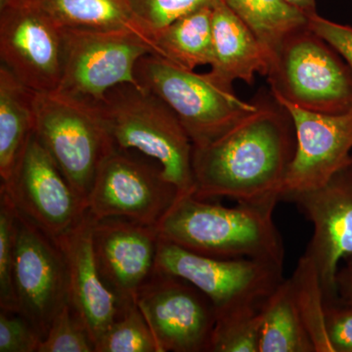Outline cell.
<instances>
[{
	"instance_id": "1",
	"label": "cell",
	"mask_w": 352,
	"mask_h": 352,
	"mask_svg": "<svg viewBox=\"0 0 352 352\" xmlns=\"http://www.w3.org/2000/svg\"><path fill=\"white\" fill-rule=\"evenodd\" d=\"M252 101V112L228 131L208 144L193 145L198 198H229L248 205L282 201L295 157V124L270 89L261 88Z\"/></svg>"
},
{
	"instance_id": "2",
	"label": "cell",
	"mask_w": 352,
	"mask_h": 352,
	"mask_svg": "<svg viewBox=\"0 0 352 352\" xmlns=\"http://www.w3.org/2000/svg\"><path fill=\"white\" fill-rule=\"evenodd\" d=\"M276 205L237 204L229 208L194 194L179 195L157 228L163 239L203 256L283 265V239L273 219Z\"/></svg>"
},
{
	"instance_id": "3",
	"label": "cell",
	"mask_w": 352,
	"mask_h": 352,
	"mask_svg": "<svg viewBox=\"0 0 352 352\" xmlns=\"http://www.w3.org/2000/svg\"><path fill=\"white\" fill-rule=\"evenodd\" d=\"M91 106L120 149L156 161L180 195L195 194L193 143L173 111L140 85H117Z\"/></svg>"
},
{
	"instance_id": "4",
	"label": "cell",
	"mask_w": 352,
	"mask_h": 352,
	"mask_svg": "<svg viewBox=\"0 0 352 352\" xmlns=\"http://www.w3.org/2000/svg\"><path fill=\"white\" fill-rule=\"evenodd\" d=\"M139 85L166 104L175 113L194 146L212 142L235 126L254 109L214 76L198 74L171 63L157 54L139 60Z\"/></svg>"
},
{
	"instance_id": "5",
	"label": "cell",
	"mask_w": 352,
	"mask_h": 352,
	"mask_svg": "<svg viewBox=\"0 0 352 352\" xmlns=\"http://www.w3.org/2000/svg\"><path fill=\"white\" fill-rule=\"evenodd\" d=\"M265 76L279 101L316 113L352 110L351 69L308 25L285 38L271 55Z\"/></svg>"
},
{
	"instance_id": "6",
	"label": "cell",
	"mask_w": 352,
	"mask_h": 352,
	"mask_svg": "<svg viewBox=\"0 0 352 352\" xmlns=\"http://www.w3.org/2000/svg\"><path fill=\"white\" fill-rule=\"evenodd\" d=\"M36 134L87 204L101 164L115 147L94 109L57 92H38Z\"/></svg>"
},
{
	"instance_id": "7",
	"label": "cell",
	"mask_w": 352,
	"mask_h": 352,
	"mask_svg": "<svg viewBox=\"0 0 352 352\" xmlns=\"http://www.w3.org/2000/svg\"><path fill=\"white\" fill-rule=\"evenodd\" d=\"M155 270L197 287L222 315L261 307L284 281L283 265L261 259L217 258L160 238Z\"/></svg>"
},
{
	"instance_id": "8",
	"label": "cell",
	"mask_w": 352,
	"mask_h": 352,
	"mask_svg": "<svg viewBox=\"0 0 352 352\" xmlns=\"http://www.w3.org/2000/svg\"><path fill=\"white\" fill-rule=\"evenodd\" d=\"M64 30V73L54 92L87 105L101 101L117 85H140L136 65L145 55L156 54L150 39L129 30Z\"/></svg>"
},
{
	"instance_id": "9",
	"label": "cell",
	"mask_w": 352,
	"mask_h": 352,
	"mask_svg": "<svg viewBox=\"0 0 352 352\" xmlns=\"http://www.w3.org/2000/svg\"><path fill=\"white\" fill-rule=\"evenodd\" d=\"M115 146L104 159L89 198L94 219L119 217L157 226L179 197L154 160Z\"/></svg>"
},
{
	"instance_id": "10",
	"label": "cell",
	"mask_w": 352,
	"mask_h": 352,
	"mask_svg": "<svg viewBox=\"0 0 352 352\" xmlns=\"http://www.w3.org/2000/svg\"><path fill=\"white\" fill-rule=\"evenodd\" d=\"M0 191L28 222L56 240L82 223L87 204L76 193L34 133Z\"/></svg>"
},
{
	"instance_id": "11",
	"label": "cell",
	"mask_w": 352,
	"mask_h": 352,
	"mask_svg": "<svg viewBox=\"0 0 352 352\" xmlns=\"http://www.w3.org/2000/svg\"><path fill=\"white\" fill-rule=\"evenodd\" d=\"M15 214L14 288L17 312L43 340L55 317L71 303L68 263L54 240Z\"/></svg>"
},
{
	"instance_id": "12",
	"label": "cell",
	"mask_w": 352,
	"mask_h": 352,
	"mask_svg": "<svg viewBox=\"0 0 352 352\" xmlns=\"http://www.w3.org/2000/svg\"><path fill=\"white\" fill-rule=\"evenodd\" d=\"M157 352H208L217 312L205 294L182 278L155 270L136 296Z\"/></svg>"
},
{
	"instance_id": "13",
	"label": "cell",
	"mask_w": 352,
	"mask_h": 352,
	"mask_svg": "<svg viewBox=\"0 0 352 352\" xmlns=\"http://www.w3.org/2000/svg\"><path fill=\"white\" fill-rule=\"evenodd\" d=\"M0 59L25 87L56 91L66 59L65 30L30 4L0 6Z\"/></svg>"
},
{
	"instance_id": "14",
	"label": "cell",
	"mask_w": 352,
	"mask_h": 352,
	"mask_svg": "<svg viewBox=\"0 0 352 352\" xmlns=\"http://www.w3.org/2000/svg\"><path fill=\"white\" fill-rule=\"evenodd\" d=\"M314 224L305 254L311 259L326 302L339 300L337 275L342 259L352 254V163L318 188L285 197Z\"/></svg>"
},
{
	"instance_id": "15",
	"label": "cell",
	"mask_w": 352,
	"mask_h": 352,
	"mask_svg": "<svg viewBox=\"0 0 352 352\" xmlns=\"http://www.w3.org/2000/svg\"><path fill=\"white\" fill-rule=\"evenodd\" d=\"M279 102L291 115L296 136L295 157L282 192L283 201L291 194L318 188L352 163V110L316 113Z\"/></svg>"
},
{
	"instance_id": "16",
	"label": "cell",
	"mask_w": 352,
	"mask_h": 352,
	"mask_svg": "<svg viewBox=\"0 0 352 352\" xmlns=\"http://www.w3.org/2000/svg\"><path fill=\"white\" fill-rule=\"evenodd\" d=\"M160 238L157 226L119 217L94 219L95 259L120 312L136 305L139 289L154 273Z\"/></svg>"
},
{
	"instance_id": "17",
	"label": "cell",
	"mask_w": 352,
	"mask_h": 352,
	"mask_svg": "<svg viewBox=\"0 0 352 352\" xmlns=\"http://www.w3.org/2000/svg\"><path fill=\"white\" fill-rule=\"evenodd\" d=\"M94 217L88 212L80 226L54 240L68 263L69 300L94 344L120 314L117 298L106 286L95 259Z\"/></svg>"
},
{
	"instance_id": "18",
	"label": "cell",
	"mask_w": 352,
	"mask_h": 352,
	"mask_svg": "<svg viewBox=\"0 0 352 352\" xmlns=\"http://www.w3.org/2000/svg\"><path fill=\"white\" fill-rule=\"evenodd\" d=\"M212 50L210 73L223 85L233 87L236 80L252 85L258 74L267 75L270 52L222 0L212 4Z\"/></svg>"
},
{
	"instance_id": "19",
	"label": "cell",
	"mask_w": 352,
	"mask_h": 352,
	"mask_svg": "<svg viewBox=\"0 0 352 352\" xmlns=\"http://www.w3.org/2000/svg\"><path fill=\"white\" fill-rule=\"evenodd\" d=\"M36 95L3 65L0 66V177L6 182L36 127Z\"/></svg>"
},
{
	"instance_id": "20",
	"label": "cell",
	"mask_w": 352,
	"mask_h": 352,
	"mask_svg": "<svg viewBox=\"0 0 352 352\" xmlns=\"http://www.w3.org/2000/svg\"><path fill=\"white\" fill-rule=\"evenodd\" d=\"M261 312L259 352H315L289 278L268 296Z\"/></svg>"
},
{
	"instance_id": "21",
	"label": "cell",
	"mask_w": 352,
	"mask_h": 352,
	"mask_svg": "<svg viewBox=\"0 0 352 352\" xmlns=\"http://www.w3.org/2000/svg\"><path fill=\"white\" fill-rule=\"evenodd\" d=\"M19 3L36 7L63 29L129 30L150 39L134 19L127 0H25Z\"/></svg>"
},
{
	"instance_id": "22",
	"label": "cell",
	"mask_w": 352,
	"mask_h": 352,
	"mask_svg": "<svg viewBox=\"0 0 352 352\" xmlns=\"http://www.w3.org/2000/svg\"><path fill=\"white\" fill-rule=\"evenodd\" d=\"M156 54L182 68L212 65V6L203 7L171 23L154 39Z\"/></svg>"
},
{
	"instance_id": "23",
	"label": "cell",
	"mask_w": 352,
	"mask_h": 352,
	"mask_svg": "<svg viewBox=\"0 0 352 352\" xmlns=\"http://www.w3.org/2000/svg\"><path fill=\"white\" fill-rule=\"evenodd\" d=\"M252 32L271 55L285 38L307 27L309 18L285 0H222Z\"/></svg>"
},
{
	"instance_id": "24",
	"label": "cell",
	"mask_w": 352,
	"mask_h": 352,
	"mask_svg": "<svg viewBox=\"0 0 352 352\" xmlns=\"http://www.w3.org/2000/svg\"><path fill=\"white\" fill-rule=\"evenodd\" d=\"M315 352H333L325 325L326 300L318 274L311 259L303 254L289 278Z\"/></svg>"
},
{
	"instance_id": "25",
	"label": "cell",
	"mask_w": 352,
	"mask_h": 352,
	"mask_svg": "<svg viewBox=\"0 0 352 352\" xmlns=\"http://www.w3.org/2000/svg\"><path fill=\"white\" fill-rule=\"evenodd\" d=\"M261 310L248 308L217 317L208 352H259Z\"/></svg>"
},
{
	"instance_id": "26",
	"label": "cell",
	"mask_w": 352,
	"mask_h": 352,
	"mask_svg": "<svg viewBox=\"0 0 352 352\" xmlns=\"http://www.w3.org/2000/svg\"><path fill=\"white\" fill-rule=\"evenodd\" d=\"M95 352H157L154 335L138 305L120 312L95 344Z\"/></svg>"
},
{
	"instance_id": "27",
	"label": "cell",
	"mask_w": 352,
	"mask_h": 352,
	"mask_svg": "<svg viewBox=\"0 0 352 352\" xmlns=\"http://www.w3.org/2000/svg\"><path fill=\"white\" fill-rule=\"evenodd\" d=\"M127 1L136 23L154 43V39L157 34L171 23L203 7L212 6L215 0H127Z\"/></svg>"
},
{
	"instance_id": "28",
	"label": "cell",
	"mask_w": 352,
	"mask_h": 352,
	"mask_svg": "<svg viewBox=\"0 0 352 352\" xmlns=\"http://www.w3.org/2000/svg\"><path fill=\"white\" fill-rule=\"evenodd\" d=\"M38 352H95L94 340L71 303L55 317Z\"/></svg>"
},
{
	"instance_id": "29",
	"label": "cell",
	"mask_w": 352,
	"mask_h": 352,
	"mask_svg": "<svg viewBox=\"0 0 352 352\" xmlns=\"http://www.w3.org/2000/svg\"><path fill=\"white\" fill-rule=\"evenodd\" d=\"M15 210L0 191V308L17 312L14 288V226Z\"/></svg>"
},
{
	"instance_id": "30",
	"label": "cell",
	"mask_w": 352,
	"mask_h": 352,
	"mask_svg": "<svg viewBox=\"0 0 352 352\" xmlns=\"http://www.w3.org/2000/svg\"><path fill=\"white\" fill-rule=\"evenodd\" d=\"M41 340L22 315L0 310V352H38Z\"/></svg>"
},
{
	"instance_id": "31",
	"label": "cell",
	"mask_w": 352,
	"mask_h": 352,
	"mask_svg": "<svg viewBox=\"0 0 352 352\" xmlns=\"http://www.w3.org/2000/svg\"><path fill=\"white\" fill-rule=\"evenodd\" d=\"M325 325L333 352H352V305L326 302Z\"/></svg>"
},
{
	"instance_id": "32",
	"label": "cell",
	"mask_w": 352,
	"mask_h": 352,
	"mask_svg": "<svg viewBox=\"0 0 352 352\" xmlns=\"http://www.w3.org/2000/svg\"><path fill=\"white\" fill-rule=\"evenodd\" d=\"M308 27L339 53L352 73V27L326 19L318 13L309 17Z\"/></svg>"
},
{
	"instance_id": "33",
	"label": "cell",
	"mask_w": 352,
	"mask_h": 352,
	"mask_svg": "<svg viewBox=\"0 0 352 352\" xmlns=\"http://www.w3.org/2000/svg\"><path fill=\"white\" fill-rule=\"evenodd\" d=\"M344 261V266L338 271V295L340 302L352 305V254Z\"/></svg>"
},
{
	"instance_id": "34",
	"label": "cell",
	"mask_w": 352,
	"mask_h": 352,
	"mask_svg": "<svg viewBox=\"0 0 352 352\" xmlns=\"http://www.w3.org/2000/svg\"><path fill=\"white\" fill-rule=\"evenodd\" d=\"M285 1L288 2L289 6L295 7L308 18L317 14L315 0H285Z\"/></svg>"
},
{
	"instance_id": "35",
	"label": "cell",
	"mask_w": 352,
	"mask_h": 352,
	"mask_svg": "<svg viewBox=\"0 0 352 352\" xmlns=\"http://www.w3.org/2000/svg\"><path fill=\"white\" fill-rule=\"evenodd\" d=\"M25 0H0V6H6V4L19 3Z\"/></svg>"
}]
</instances>
